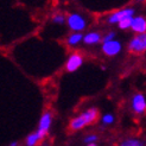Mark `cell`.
<instances>
[{"label":"cell","mask_w":146,"mask_h":146,"mask_svg":"<svg viewBox=\"0 0 146 146\" xmlns=\"http://www.w3.org/2000/svg\"><path fill=\"white\" fill-rule=\"evenodd\" d=\"M128 50L134 54H143L146 51V32L137 33L135 37L129 42Z\"/></svg>","instance_id":"cell-1"},{"label":"cell","mask_w":146,"mask_h":146,"mask_svg":"<svg viewBox=\"0 0 146 146\" xmlns=\"http://www.w3.org/2000/svg\"><path fill=\"white\" fill-rule=\"evenodd\" d=\"M67 23L70 27V30L72 31H80L81 32L82 30L86 29V20L82 16H80L77 13H72L68 17Z\"/></svg>","instance_id":"cell-2"},{"label":"cell","mask_w":146,"mask_h":146,"mask_svg":"<svg viewBox=\"0 0 146 146\" xmlns=\"http://www.w3.org/2000/svg\"><path fill=\"white\" fill-rule=\"evenodd\" d=\"M102 52H104L106 56H109V57H113V56H116L118 55L121 49H122V45L121 43L118 42V40H108V42H104L102 44Z\"/></svg>","instance_id":"cell-3"},{"label":"cell","mask_w":146,"mask_h":146,"mask_svg":"<svg viewBox=\"0 0 146 146\" xmlns=\"http://www.w3.org/2000/svg\"><path fill=\"white\" fill-rule=\"evenodd\" d=\"M129 17H134V10L133 9H121L119 11L112 13L111 16L108 17V23L118 24L122 19L129 18Z\"/></svg>","instance_id":"cell-4"},{"label":"cell","mask_w":146,"mask_h":146,"mask_svg":"<svg viewBox=\"0 0 146 146\" xmlns=\"http://www.w3.org/2000/svg\"><path fill=\"white\" fill-rule=\"evenodd\" d=\"M132 108L137 114H144L146 112V100L143 94L138 93L132 99Z\"/></svg>","instance_id":"cell-5"},{"label":"cell","mask_w":146,"mask_h":146,"mask_svg":"<svg viewBox=\"0 0 146 146\" xmlns=\"http://www.w3.org/2000/svg\"><path fill=\"white\" fill-rule=\"evenodd\" d=\"M82 63H83V57L80 54H72L68 58L67 65H65V67H67V70L69 72H74L81 67Z\"/></svg>","instance_id":"cell-6"},{"label":"cell","mask_w":146,"mask_h":146,"mask_svg":"<svg viewBox=\"0 0 146 146\" xmlns=\"http://www.w3.org/2000/svg\"><path fill=\"white\" fill-rule=\"evenodd\" d=\"M131 30L135 33H144L146 32V19L144 17H133Z\"/></svg>","instance_id":"cell-7"},{"label":"cell","mask_w":146,"mask_h":146,"mask_svg":"<svg viewBox=\"0 0 146 146\" xmlns=\"http://www.w3.org/2000/svg\"><path fill=\"white\" fill-rule=\"evenodd\" d=\"M51 122H52V116H51V113L46 112L42 115V118L39 119V126L38 129L43 131L45 133H49V129L51 126Z\"/></svg>","instance_id":"cell-8"},{"label":"cell","mask_w":146,"mask_h":146,"mask_svg":"<svg viewBox=\"0 0 146 146\" xmlns=\"http://www.w3.org/2000/svg\"><path fill=\"white\" fill-rule=\"evenodd\" d=\"M82 115H83L84 120L87 121V123H88V125H92V123H94L96 121L98 116H99V112H98L96 108H89V109H87L86 112H83Z\"/></svg>","instance_id":"cell-9"},{"label":"cell","mask_w":146,"mask_h":146,"mask_svg":"<svg viewBox=\"0 0 146 146\" xmlns=\"http://www.w3.org/2000/svg\"><path fill=\"white\" fill-rule=\"evenodd\" d=\"M87 125H88V123H87V121L84 120L82 114L80 116H76L74 119H71V121H70V128L72 131H80L83 127H86Z\"/></svg>","instance_id":"cell-10"},{"label":"cell","mask_w":146,"mask_h":146,"mask_svg":"<svg viewBox=\"0 0 146 146\" xmlns=\"http://www.w3.org/2000/svg\"><path fill=\"white\" fill-rule=\"evenodd\" d=\"M100 40H102V38H101L100 33H98V32H89V33H87L86 36H83V42H84V44H87V45L98 44Z\"/></svg>","instance_id":"cell-11"},{"label":"cell","mask_w":146,"mask_h":146,"mask_svg":"<svg viewBox=\"0 0 146 146\" xmlns=\"http://www.w3.org/2000/svg\"><path fill=\"white\" fill-rule=\"evenodd\" d=\"M83 40V36L80 31H75V33L70 35L68 39H67V44L70 45V46H74V45H77L80 42Z\"/></svg>","instance_id":"cell-12"},{"label":"cell","mask_w":146,"mask_h":146,"mask_svg":"<svg viewBox=\"0 0 146 146\" xmlns=\"http://www.w3.org/2000/svg\"><path fill=\"white\" fill-rule=\"evenodd\" d=\"M40 140H43V139L39 135V133L35 132V133H31V134H29L26 137V145L27 146H35V145H37V143L40 141Z\"/></svg>","instance_id":"cell-13"},{"label":"cell","mask_w":146,"mask_h":146,"mask_svg":"<svg viewBox=\"0 0 146 146\" xmlns=\"http://www.w3.org/2000/svg\"><path fill=\"white\" fill-rule=\"evenodd\" d=\"M132 20H133V17L125 18L121 21H119L118 25H119V27L121 29V30H127V29H131V26H132Z\"/></svg>","instance_id":"cell-14"},{"label":"cell","mask_w":146,"mask_h":146,"mask_svg":"<svg viewBox=\"0 0 146 146\" xmlns=\"http://www.w3.org/2000/svg\"><path fill=\"white\" fill-rule=\"evenodd\" d=\"M101 121H102V123H104V125H106V126L112 125V123L114 122V116H113V114H111V113L105 114L104 116H102Z\"/></svg>","instance_id":"cell-15"},{"label":"cell","mask_w":146,"mask_h":146,"mask_svg":"<svg viewBox=\"0 0 146 146\" xmlns=\"http://www.w3.org/2000/svg\"><path fill=\"white\" fill-rule=\"evenodd\" d=\"M98 135L96 134H90V135H88V137H86L84 138V143L87 144V145H89V146H95L96 144V141H98Z\"/></svg>","instance_id":"cell-16"},{"label":"cell","mask_w":146,"mask_h":146,"mask_svg":"<svg viewBox=\"0 0 146 146\" xmlns=\"http://www.w3.org/2000/svg\"><path fill=\"white\" fill-rule=\"evenodd\" d=\"M121 145L122 146H140L141 143L139 140H137V139H127V140L123 141Z\"/></svg>","instance_id":"cell-17"},{"label":"cell","mask_w":146,"mask_h":146,"mask_svg":"<svg viewBox=\"0 0 146 146\" xmlns=\"http://www.w3.org/2000/svg\"><path fill=\"white\" fill-rule=\"evenodd\" d=\"M52 21L56 24H63L64 23V17L62 16V14H56V16L54 17V19H52Z\"/></svg>","instance_id":"cell-18"},{"label":"cell","mask_w":146,"mask_h":146,"mask_svg":"<svg viewBox=\"0 0 146 146\" xmlns=\"http://www.w3.org/2000/svg\"><path fill=\"white\" fill-rule=\"evenodd\" d=\"M115 38V32H109V33H107L104 38H102V42H108V40H113Z\"/></svg>","instance_id":"cell-19"},{"label":"cell","mask_w":146,"mask_h":146,"mask_svg":"<svg viewBox=\"0 0 146 146\" xmlns=\"http://www.w3.org/2000/svg\"><path fill=\"white\" fill-rule=\"evenodd\" d=\"M17 145V143L16 141H13V143H11V146H16Z\"/></svg>","instance_id":"cell-20"},{"label":"cell","mask_w":146,"mask_h":146,"mask_svg":"<svg viewBox=\"0 0 146 146\" xmlns=\"http://www.w3.org/2000/svg\"><path fill=\"white\" fill-rule=\"evenodd\" d=\"M138 1H144V0H138Z\"/></svg>","instance_id":"cell-21"}]
</instances>
